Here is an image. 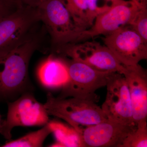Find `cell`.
Here are the masks:
<instances>
[{
    "instance_id": "6da1fadb",
    "label": "cell",
    "mask_w": 147,
    "mask_h": 147,
    "mask_svg": "<svg viewBox=\"0 0 147 147\" xmlns=\"http://www.w3.org/2000/svg\"><path fill=\"white\" fill-rule=\"evenodd\" d=\"M40 40L35 33L0 52V101H13L34 90L29 77V65L32 56L40 47Z\"/></svg>"
},
{
    "instance_id": "7a4b0ae2",
    "label": "cell",
    "mask_w": 147,
    "mask_h": 147,
    "mask_svg": "<svg viewBox=\"0 0 147 147\" xmlns=\"http://www.w3.org/2000/svg\"><path fill=\"white\" fill-rule=\"evenodd\" d=\"M43 105L49 115L62 119L77 132L108 119L101 108L92 100L76 97L61 98L49 92Z\"/></svg>"
},
{
    "instance_id": "3957f363",
    "label": "cell",
    "mask_w": 147,
    "mask_h": 147,
    "mask_svg": "<svg viewBox=\"0 0 147 147\" xmlns=\"http://www.w3.org/2000/svg\"><path fill=\"white\" fill-rule=\"evenodd\" d=\"M65 60L68 67L69 80L62 88L58 97L78 98L96 102L97 96L95 92L106 86L116 72L99 71L79 61L71 59Z\"/></svg>"
},
{
    "instance_id": "277c9868",
    "label": "cell",
    "mask_w": 147,
    "mask_h": 147,
    "mask_svg": "<svg viewBox=\"0 0 147 147\" xmlns=\"http://www.w3.org/2000/svg\"><path fill=\"white\" fill-rule=\"evenodd\" d=\"M7 103L6 118L0 123V134L7 140L11 139L15 127L44 126L50 121L44 105L36 99L32 92L25 93Z\"/></svg>"
},
{
    "instance_id": "5b68a950",
    "label": "cell",
    "mask_w": 147,
    "mask_h": 147,
    "mask_svg": "<svg viewBox=\"0 0 147 147\" xmlns=\"http://www.w3.org/2000/svg\"><path fill=\"white\" fill-rule=\"evenodd\" d=\"M146 3L136 0H113L109 9L98 15L90 28L76 34L73 42L86 40L100 35H106L130 26L140 6Z\"/></svg>"
},
{
    "instance_id": "8992f818",
    "label": "cell",
    "mask_w": 147,
    "mask_h": 147,
    "mask_svg": "<svg viewBox=\"0 0 147 147\" xmlns=\"http://www.w3.org/2000/svg\"><path fill=\"white\" fill-rule=\"evenodd\" d=\"M37 8L40 20L45 25L54 45L72 43L78 31L62 0H45Z\"/></svg>"
},
{
    "instance_id": "52a82bcc",
    "label": "cell",
    "mask_w": 147,
    "mask_h": 147,
    "mask_svg": "<svg viewBox=\"0 0 147 147\" xmlns=\"http://www.w3.org/2000/svg\"><path fill=\"white\" fill-rule=\"evenodd\" d=\"M40 21L37 7L21 4L0 20V52L16 45L34 34Z\"/></svg>"
},
{
    "instance_id": "ba28073f",
    "label": "cell",
    "mask_w": 147,
    "mask_h": 147,
    "mask_svg": "<svg viewBox=\"0 0 147 147\" xmlns=\"http://www.w3.org/2000/svg\"><path fill=\"white\" fill-rule=\"evenodd\" d=\"M61 47L60 52L70 59L81 62L101 71H113L123 75L127 70L105 45L95 41L68 44Z\"/></svg>"
},
{
    "instance_id": "9c48e42d",
    "label": "cell",
    "mask_w": 147,
    "mask_h": 147,
    "mask_svg": "<svg viewBox=\"0 0 147 147\" xmlns=\"http://www.w3.org/2000/svg\"><path fill=\"white\" fill-rule=\"evenodd\" d=\"M104 45L125 67L138 65L147 59V43L129 26L121 28L105 35Z\"/></svg>"
},
{
    "instance_id": "30bf717a",
    "label": "cell",
    "mask_w": 147,
    "mask_h": 147,
    "mask_svg": "<svg viewBox=\"0 0 147 147\" xmlns=\"http://www.w3.org/2000/svg\"><path fill=\"white\" fill-rule=\"evenodd\" d=\"M137 128L136 125L107 119L82 128L77 132L82 147H121L127 137Z\"/></svg>"
},
{
    "instance_id": "8fae6325",
    "label": "cell",
    "mask_w": 147,
    "mask_h": 147,
    "mask_svg": "<svg viewBox=\"0 0 147 147\" xmlns=\"http://www.w3.org/2000/svg\"><path fill=\"white\" fill-rule=\"evenodd\" d=\"M107 94L101 109L110 121L135 125L133 121L131 99L125 78L116 72L109 80Z\"/></svg>"
},
{
    "instance_id": "7c38bea8",
    "label": "cell",
    "mask_w": 147,
    "mask_h": 147,
    "mask_svg": "<svg viewBox=\"0 0 147 147\" xmlns=\"http://www.w3.org/2000/svg\"><path fill=\"white\" fill-rule=\"evenodd\" d=\"M126 67L123 75L130 95L133 121L137 126L147 123V72L139 64Z\"/></svg>"
},
{
    "instance_id": "4fadbf2b",
    "label": "cell",
    "mask_w": 147,
    "mask_h": 147,
    "mask_svg": "<svg viewBox=\"0 0 147 147\" xmlns=\"http://www.w3.org/2000/svg\"><path fill=\"white\" fill-rule=\"evenodd\" d=\"M38 75L40 83L46 88H62L69 80L65 59L50 55L40 66Z\"/></svg>"
},
{
    "instance_id": "5bb4252c",
    "label": "cell",
    "mask_w": 147,
    "mask_h": 147,
    "mask_svg": "<svg viewBox=\"0 0 147 147\" xmlns=\"http://www.w3.org/2000/svg\"><path fill=\"white\" fill-rule=\"evenodd\" d=\"M57 142L51 147H82L78 132L73 127L55 121H49Z\"/></svg>"
},
{
    "instance_id": "9a60e30c",
    "label": "cell",
    "mask_w": 147,
    "mask_h": 147,
    "mask_svg": "<svg viewBox=\"0 0 147 147\" xmlns=\"http://www.w3.org/2000/svg\"><path fill=\"white\" fill-rule=\"evenodd\" d=\"M52 132L53 129L49 122L39 130L29 133L16 140L9 141L1 147H42L44 141Z\"/></svg>"
},
{
    "instance_id": "2e32d148",
    "label": "cell",
    "mask_w": 147,
    "mask_h": 147,
    "mask_svg": "<svg viewBox=\"0 0 147 147\" xmlns=\"http://www.w3.org/2000/svg\"><path fill=\"white\" fill-rule=\"evenodd\" d=\"M62 1L69 11L78 32L88 29V0Z\"/></svg>"
},
{
    "instance_id": "e0dca14e",
    "label": "cell",
    "mask_w": 147,
    "mask_h": 147,
    "mask_svg": "<svg viewBox=\"0 0 147 147\" xmlns=\"http://www.w3.org/2000/svg\"><path fill=\"white\" fill-rule=\"evenodd\" d=\"M147 123L137 125L135 131L128 135L121 147H147Z\"/></svg>"
},
{
    "instance_id": "ac0fdd59",
    "label": "cell",
    "mask_w": 147,
    "mask_h": 147,
    "mask_svg": "<svg viewBox=\"0 0 147 147\" xmlns=\"http://www.w3.org/2000/svg\"><path fill=\"white\" fill-rule=\"evenodd\" d=\"M147 3L140 6L129 26L147 43Z\"/></svg>"
},
{
    "instance_id": "d6986e66",
    "label": "cell",
    "mask_w": 147,
    "mask_h": 147,
    "mask_svg": "<svg viewBox=\"0 0 147 147\" xmlns=\"http://www.w3.org/2000/svg\"><path fill=\"white\" fill-rule=\"evenodd\" d=\"M113 0H88V21L89 28L98 15L109 9Z\"/></svg>"
},
{
    "instance_id": "ffe728a7",
    "label": "cell",
    "mask_w": 147,
    "mask_h": 147,
    "mask_svg": "<svg viewBox=\"0 0 147 147\" xmlns=\"http://www.w3.org/2000/svg\"><path fill=\"white\" fill-rule=\"evenodd\" d=\"M21 4L16 0H0V20L15 11Z\"/></svg>"
},
{
    "instance_id": "44dd1931",
    "label": "cell",
    "mask_w": 147,
    "mask_h": 147,
    "mask_svg": "<svg viewBox=\"0 0 147 147\" xmlns=\"http://www.w3.org/2000/svg\"><path fill=\"white\" fill-rule=\"evenodd\" d=\"M45 0H20L22 4L37 7L41 4Z\"/></svg>"
},
{
    "instance_id": "7402d4cb",
    "label": "cell",
    "mask_w": 147,
    "mask_h": 147,
    "mask_svg": "<svg viewBox=\"0 0 147 147\" xmlns=\"http://www.w3.org/2000/svg\"><path fill=\"white\" fill-rule=\"evenodd\" d=\"M136 1L140 3L147 2V0H136Z\"/></svg>"
},
{
    "instance_id": "603a6c76",
    "label": "cell",
    "mask_w": 147,
    "mask_h": 147,
    "mask_svg": "<svg viewBox=\"0 0 147 147\" xmlns=\"http://www.w3.org/2000/svg\"><path fill=\"white\" fill-rule=\"evenodd\" d=\"M0 123H1V116H0Z\"/></svg>"
},
{
    "instance_id": "cb8c5ba5",
    "label": "cell",
    "mask_w": 147,
    "mask_h": 147,
    "mask_svg": "<svg viewBox=\"0 0 147 147\" xmlns=\"http://www.w3.org/2000/svg\"><path fill=\"white\" fill-rule=\"evenodd\" d=\"M16 1H18L20 2V0H16Z\"/></svg>"
}]
</instances>
